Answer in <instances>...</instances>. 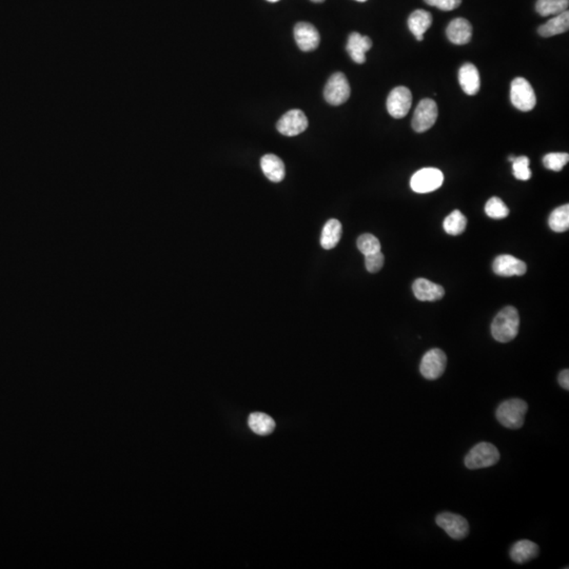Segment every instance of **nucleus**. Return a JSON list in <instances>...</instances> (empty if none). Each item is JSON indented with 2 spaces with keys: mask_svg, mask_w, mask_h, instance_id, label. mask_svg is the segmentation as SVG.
I'll use <instances>...</instances> for the list:
<instances>
[{
  "mask_svg": "<svg viewBox=\"0 0 569 569\" xmlns=\"http://www.w3.org/2000/svg\"><path fill=\"white\" fill-rule=\"evenodd\" d=\"M371 46L372 42L368 36L360 35V33L353 32L348 38L346 50L351 60L360 64L366 62V52H368Z\"/></svg>",
  "mask_w": 569,
  "mask_h": 569,
  "instance_id": "2eb2a0df",
  "label": "nucleus"
},
{
  "mask_svg": "<svg viewBox=\"0 0 569 569\" xmlns=\"http://www.w3.org/2000/svg\"><path fill=\"white\" fill-rule=\"evenodd\" d=\"M510 100L518 110L523 112L532 111L536 107V94L528 80L523 77H516L512 80Z\"/></svg>",
  "mask_w": 569,
  "mask_h": 569,
  "instance_id": "20e7f679",
  "label": "nucleus"
},
{
  "mask_svg": "<svg viewBox=\"0 0 569 569\" xmlns=\"http://www.w3.org/2000/svg\"><path fill=\"white\" fill-rule=\"evenodd\" d=\"M385 263V257L380 251L378 252L372 253V254L366 255L365 265L368 272L376 273L383 268Z\"/></svg>",
  "mask_w": 569,
  "mask_h": 569,
  "instance_id": "7c9ffc66",
  "label": "nucleus"
},
{
  "mask_svg": "<svg viewBox=\"0 0 569 569\" xmlns=\"http://www.w3.org/2000/svg\"><path fill=\"white\" fill-rule=\"evenodd\" d=\"M540 554L538 544L529 540H521L514 543L510 550V558L514 563L524 564L534 560Z\"/></svg>",
  "mask_w": 569,
  "mask_h": 569,
  "instance_id": "a211bd4d",
  "label": "nucleus"
},
{
  "mask_svg": "<svg viewBox=\"0 0 569 569\" xmlns=\"http://www.w3.org/2000/svg\"><path fill=\"white\" fill-rule=\"evenodd\" d=\"M343 234L342 224L338 220H328L324 226L321 236V245L325 250H331L339 244Z\"/></svg>",
  "mask_w": 569,
  "mask_h": 569,
  "instance_id": "4be33fe9",
  "label": "nucleus"
},
{
  "mask_svg": "<svg viewBox=\"0 0 569 569\" xmlns=\"http://www.w3.org/2000/svg\"><path fill=\"white\" fill-rule=\"evenodd\" d=\"M437 106L433 99L425 98L419 103L412 119L413 130L418 133L426 132L433 127L437 119Z\"/></svg>",
  "mask_w": 569,
  "mask_h": 569,
  "instance_id": "6e6552de",
  "label": "nucleus"
},
{
  "mask_svg": "<svg viewBox=\"0 0 569 569\" xmlns=\"http://www.w3.org/2000/svg\"><path fill=\"white\" fill-rule=\"evenodd\" d=\"M500 461V453L495 445L487 442L479 443L471 449L465 457V466L469 469H487Z\"/></svg>",
  "mask_w": 569,
  "mask_h": 569,
  "instance_id": "7ed1b4c3",
  "label": "nucleus"
},
{
  "mask_svg": "<svg viewBox=\"0 0 569 569\" xmlns=\"http://www.w3.org/2000/svg\"><path fill=\"white\" fill-rule=\"evenodd\" d=\"M568 28L569 13L568 11H565L541 26L538 29V33L542 37H552V36L565 33L568 31Z\"/></svg>",
  "mask_w": 569,
  "mask_h": 569,
  "instance_id": "412c9836",
  "label": "nucleus"
},
{
  "mask_svg": "<svg viewBox=\"0 0 569 569\" xmlns=\"http://www.w3.org/2000/svg\"><path fill=\"white\" fill-rule=\"evenodd\" d=\"M559 384L564 388L565 390H569V371L568 369L562 370L559 374Z\"/></svg>",
  "mask_w": 569,
  "mask_h": 569,
  "instance_id": "473e14b6",
  "label": "nucleus"
},
{
  "mask_svg": "<svg viewBox=\"0 0 569 569\" xmlns=\"http://www.w3.org/2000/svg\"><path fill=\"white\" fill-rule=\"evenodd\" d=\"M356 1H360V3H365L367 0H356Z\"/></svg>",
  "mask_w": 569,
  "mask_h": 569,
  "instance_id": "e433bc0d",
  "label": "nucleus"
},
{
  "mask_svg": "<svg viewBox=\"0 0 569 569\" xmlns=\"http://www.w3.org/2000/svg\"><path fill=\"white\" fill-rule=\"evenodd\" d=\"M261 167L265 176L272 183H281L286 175V169L283 161L274 154H266L262 157Z\"/></svg>",
  "mask_w": 569,
  "mask_h": 569,
  "instance_id": "6ab92c4d",
  "label": "nucleus"
},
{
  "mask_svg": "<svg viewBox=\"0 0 569 569\" xmlns=\"http://www.w3.org/2000/svg\"><path fill=\"white\" fill-rule=\"evenodd\" d=\"M412 105V94L406 87H396L387 98V110L394 119H403L408 114Z\"/></svg>",
  "mask_w": 569,
  "mask_h": 569,
  "instance_id": "9d476101",
  "label": "nucleus"
},
{
  "mask_svg": "<svg viewBox=\"0 0 569 569\" xmlns=\"http://www.w3.org/2000/svg\"><path fill=\"white\" fill-rule=\"evenodd\" d=\"M412 290L417 299L422 301H435L442 299L445 290L441 285L426 279H418L413 283Z\"/></svg>",
  "mask_w": 569,
  "mask_h": 569,
  "instance_id": "dca6fc26",
  "label": "nucleus"
},
{
  "mask_svg": "<svg viewBox=\"0 0 569 569\" xmlns=\"http://www.w3.org/2000/svg\"><path fill=\"white\" fill-rule=\"evenodd\" d=\"M248 425L253 432L259 435H268L274 430L275 422L266 413L253 412L248 419Z\"/></svg>",
  "mask_w": 569,
  "mask_h": 569,
  "instance_id": "5701e85b",
  "label": "nucleus"
},
{
  "mask_svg": "<svg viewBox=\"0 0 569 569\" xmlns=\"http://www.w3.org/2000/svg\"><path fill=\"white\" fill-rule=\"evenodd\" d=\"M311 1H313V3H324V1H325V0H311Z\"/></svg>",
  "mask_w": 569,
  "mask_h": 569,
  "instance_id": "72a5a7b5",
  "label": "nucleus"
},
{
  "mask_svg": "<svg viewBox=\"0 0 569 569\" xmlns=\"http://www.w3.org/2000/svg\"><path fill=\"white\" fill-rule=\"evenodd\" d=\"M520 315L518 310L511 306L503 308L496 315L491 324V334L493 339L500 343H508L516 339L519 333Z\"/></svg>",
  "mask_w": 569,
  "mask_h": 569,
  "instance_id": "f257e3e1",
  "label": "nucleus"
},
{
  "mask_svg": "<svg viewBox=\"0 0 569 569\" xmlns=\"http://www.w3.org/2000/svg\"><path fill=\"white\" fill-rule=\"evenodd\" d=\"M427 5L437 8L442 11H453L462 3V0H424Z\"/></svg>",
  "mask_w": 569,
  "mask_h": 569,
  "instance_id": "2f4dec72",
  "label": "nucleus"
},
{
  "mask_svg": "<svg viewBox=\"0 0 569 569\" xmlns=\"http://www.w3.org/2000/svg\"><path fill=\"white\" fill-rule=\"evenodd\" d=\"M485 212L489 218L502 220V218H507L509 209L501 198H491L486 202Z\"/></svg>",
  "mask_w": 569,
  "mask_h": 569,
  "instance_id": "bb28decb",
  "label": "nucleus"
},
{
  "mask_svg": "<svg viewBox=\"0 0 569 569\" xmlns=\"http://www.w3.org/2000/svg\"><path fill=\"white\" fill-rule=\"evenodd\" d=\"M459 82L462 90L469 96L477 94L481 88V78L475 64H464L459 71Z\"/></svg>",
  "mask_w": 569,
  "mask_h": 569,
  "instance_id": "f3484780",
  "label": "nucleus"
},
{
  "mask_svg": "<svg viewBox=\"0 0 569 569\" xmlns=\"http://www.w3.org/2000/svg\"><path fill=\"white\" fill-rule=\"evenodd\" d=\"M437 525L445 530L453 540H463L469 534V524L464 516L451 512L437 514Z\"/></svg>",
  "mask_w": 569,
  "mask_h": 569,
  "instance_id": "1a4fd4ad",
  "label": "nucleus"
},
{
  "mask_svg": "<svg viewBox=\"0 0 569 569\" xmlns=\"http://www.w3.org/2000/svg\"><path fill=\"white\" fill-rule=\"evenodd\" d=\"M356 245H358V250L363 253L365 256L366 255L372 254V253L380 251V240H378V238H376V236L370 234H362V236L358 238Z\"/></svg>",
  "mask_w": 569,
  "mask_h": 569,
  "instance_id": "cd10ccee",
  "label": "nucleus"
},
{
  "mask_svg": "<svg viewBox=\"0 0 569 569\" xmlns=\"http://www.w3.org/2000/svg\"><path fill=\"white\" fill-rule=\"evenodd\" d=\"M268 1H270V3H277L279 0H268Z\"/></svg>",
  "mask_w": 569,
  "mask_h": 569,
  "instance_id": "c9c22d12",
  "label": "nucleus"
},
{
  "mask_svg": "<svg viewBox=\"0 0 569 569\" xmlns=\"http://www.w3.org/2000/svg\"><path fill=\"white\" fill-rule=\"evenodd\" d=\"M444 175L437 168H424L413 174L410 180L411 189L417 193H429L443 185Z\"/></svg>",
  "mask_w": 569,
  "mask_h": 569,
  "instance_id": "423d86ee",
  "label": "nucleus"
},
{
  "mask_svg": "<svg viewBox=\"0 0 569 569\" xmlns=\"http://www.w3.org/2000/svg\"><path fill=\"white\" fill-rule=\"evenodd\" d=\"M514 159H516V157H514V155H511V157H509V159H509V161H514Z\"/></svg>",
  "mask_w": 569,
  "mask_h": 569,
  "instance_id": "f704fd0d",
  "label": "nucleus"
},
{
  "mask_svg": "<svg viewBox=\"0 0 569 569\" xmlns=\"http://www.w3.org/2000/svg\"><path fill=\"white\" fill-rule=\"evenodd\" d=\"M466 225L467 220L465 216L459 210H455L445 218L443 227L447 234L459 236L466 229Z\"/></svg>",
  "mask_w": 569,
  "mask_h": 569,
  "instance_id": "a878e982",
  "label": "nucleus"
},
{
  "mask_svg": "<svg viewBox=\"0 0 569 569\" xmlns=\"http://www.w3.org/2000/svg\"><path fill=\"white\" fill-rule=\"evenodd\" d=\"M432 24V16L425 10H417L412 12L408 18V28L411 33L416 36L417 40L422 42L424 34Z\"/></svg>",
  "mask_w": 569,
  "mask_h": 569,
  "instance_id": "aec40b11",
  "label": "nucleus"
},
{
  "mask_svg": "<svg viewBox=\"0 0 569 569\" xmlns=\"http://www.w3.org/2000/svg\"><path fill=\"white\" fill-rule=\"evenodd\" d=\"M550 229L554 232H565L569 228V204L559 207L550 214L548 220Z\"/></svg>",
  "mask_w": 569,
  "mask_h": 569,
  "instance_id": "393cba45",
  "label": "nucleus"
},
{
  "mask_svg": "<svg viewBox=\"0 0 569 569\" xmlns=\"http://www.w3.org/2000/svg\"><path fill=\"white\" fill-rule=\"evenodd\" d=\"M569 0H538L536 10L541 16L559 15L567 11Z\"/></svg>",
  "mask_w": 569,
  "mask_h": 569,
  "instance_id": "b1692460",
  "label": "nucleus"
},
{
  "mask_svg": "<svg viewBox=\"0 0 569 569\" xmlns=\"http://www.w3.org/2000/svg\"><path fill=\"white\" fill-rule=\"evenodd\" d=\"M447 366V356L439 348L429 350L421 360L420 372L426 380H435L441 378Z\"/></svg>",
  "mask_w": 569,
  "mask_h": 569,
  "instance_id": "0eeeda50",
  "label": "nucleus"
},
{
  "mask_svg": "<svg viewBox=\"0 0 569 569\" xmlns=\"http://www.w3.org/2000/svg\"><path fill=\"white\" fill-rule=\"evenodd\" d=\"M308 128V119L301 110H291L285 113L277 123V129L285 137H297Z\"/></svg>",
  "mask_w": 569,
  "mask_h": 569,
  "instance_id": "9b49d317",
  "label": "nucleus"
},
{
  "mask_svg": "<svg viewBox=\"0 0 569 569\" xmlns=\"http://www.w3.org/2000/svg\"><path fill=\"white\" fill-rule=\"evenodd\" d=\"M527 410L528 405L525 401L510 399L500 404L496 412V418L502 426L516 430L523 426Z\"/></svg>",
  "mask_w": 569,
  "mask_h": 569,
  "instance_id": "f03ea898",
  "label": "nucleus"
},
{
  "mask_svg": "<svg viewBox=\"0 0 569 569\" xmlns=\"http://www.w3.org/2000/svg\"><path fill=\"white\" fill-rule=\"evenodd\" d=\"M530 161L527 157H516L512 161V170L516 180H528L532 178V170L529 169Z\"/></svg>",
  "mask_w": 569,
  "mask_h": 569,
  "instance_id": "c85d7f7f",
  "label": "nucleus"
},
{
  "mask_svg": "<svg viewBox=\"0 0 569 569\" xmlns=\"http://www.w3.org/2000/svg\"><path fill=\"white\" fill-rule=\"evenodd\" d=\"M493 272L500 277H521L527 271V266L523 261L512 255H500L493 265Z\"/></svg>",
  "mask_w": 569,
  "mask_h": 569,
  "instance_id": "ddd939ff",
  "label": "nucleus"
},
{
  "mask_svg": "<svg viewBox=\"0 0 569 569\" xmlns=\"http://www.w3.org/2000/svg\"><path fill=\"white\" fill-rule=\"evenodd\" d=\"M446 35L453 44L463 46L469 44L473 37V26L465 18H455L448 24Z\"/></svg>",
  "mask_w": 569,
  "mask_h": 569,
  "instance_id": "4468645a",
  "label": "nucleus"
},
{
  "mask_svg": "<svg viewBox=\"0 0 569 569\" xmlns=\"http://www.w3.org/2000/svg\"><path fill=\"white\" fill-rule=\"evenodd\" d=\"M295 38L297 46L304 52L315 50L321 42L317 28L309 22H299L295 28Z\"/></svg>",
  "mask_w": 569,
  "mask_h": 569,
  "instance_id": "f8f14e48",
  "label": "nucleus"
},
{
  "mask_svg": "<svg viewBox=\"0 0 569 569\" xmlns=\"http://www.w3.org/2000/svg\"><path fill=\"white\" fill-rule=\"evenodd\" d=\"M350 93L351 90L347 77L342 72L332 74L324 89V97L332 106L343 105L349 99Z\"/></svg>",
  "mask_w": 569,
  "mask_h": 569,
  "instance_id": "39448f33",
  "label": "nucleus"
},
{
  "mask_svg": "<svg viewBox=\"0 0 569 569\" xmlns=\"http://www.w3.org/2000/svg\"><path fill=\"white\" fill-rule=\"evenodd\" d=\"M568 161V153H550L544 157L543 164L546 169L559 172L565 167Z\"/></svg>",
  "mask_w": 569,
  "mask_h": 569,
  "instance_id": "c756f323",
  "label": "nucleus"
}]
</instances>
